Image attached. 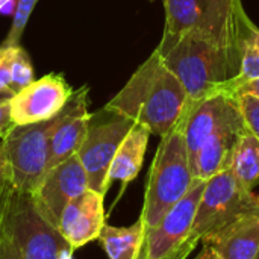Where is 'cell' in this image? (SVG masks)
Segmentation results:
<instances>
[{
    "mask_svg": "<svg viewBox=\"0 0 259 259\" xmlns=\"http://www.w3.org/2000/svg\"><path fill=\"white\" fill-rule=\"evenodd\" d=\"M244 24L228 30H188L167 47H156L164 64L176 74L193 103L219 94L241 68L243 44L249 27Z\"/></svg>",
    "mask_w": 259,
    "mask_h": 259,
    "instance_id": "obj_1",
    "label": "cell"
},
{
    "mask_svg": "<svg viewBox=\"0 0 259 259\" xmlns=\"http://www.w3.org/2000/svg\"><path fill=\"white\" fill-rule=\"evenodd\" d=\"M187 102V90L153 50L105 108L144 124L152 135L164 137L182 117Z\"/></svg>",
    "mask_w": 259,
    "mask_h": 259,
    "instance_id": "obj_2",
    "label": "cell"
},
{
    "mask_svg": "<svg viewBox=\"0 0 259 259\" xmlns=\"http://www.w3.org/2000/svg\"><path fill=\"white\" fill-rule=\"evenodd\" d=\"M187 106L176 126L164 137L152 161L141 222L146 229L155 226L165 212L178 203L194 182L190 155L185 141Z\"/></svg>",
    "mask_w": 259,
    "mask_h": 259,
    "instance_id": "obj_3",
    "label": "cell"
},
{
    "mask_svg": "<svg viewBox=\"0 0 259 259\" xmlns=\"http://www.w3.org/2000/svg\"><path fill=\"white\" fill-rule=\"evenodd\" d=\"M255 212H259V205L253 191L241 185L231 167L225 168L206 181L193 229L185 244L171 259H187L206 235Z\"/></svg>",
    "mask_w": 259,
    "mask_h": 259,
    "instance_id": "obj_4",
    "label": "cell"
},
{
    "mask_svg": "<svg viewBox=\"0 0 259 259\" xmlns=\"http://www.w3.org/2000/svg\"><path fill=\"white\" fill-rule=\"evenodd\" d=\"M55 121L56 117L33 124H14L2 137L14 190L33 194L39 187L49 170V144Z\"/></svg>",
    "mask_w": 259,
    "mask_h": 259,
    "instance_id": "obj_5",
    "label": "cell"
},
{
    "mask_svg": "<svg viewBox=\"0 0 259 259\" xmlns=\"http://www.w3.org/2000/svg\"><path fill=\"white\" fill-rule=\"evenodd\" d=\"M165 26L158 47H167L188 30H228L249 20L241 0H164Z\"/></svg>",
    "mask_w": 259,
    "mask_h": 259,
    "instance_id": "obj_6",
    "label": "cell"
},
{
    "mask_svg": "<svg viewBox=\"0 0 259 259\" xmlns=\"http://www.w3.org/2000/svg\"><path fill=\"white\" fill-rule=\"evenodd\" d=\"M134 124V120L114 111H108L106 108L91 115L85 140L77 152L88 176L90 190L103 196L108 193L109 167L121 141Z\"/></svg>",
    "mask_w": 259,
    "mask_h": 259,
    "instance_id": "obj_7",
    "label": "cell"
},
{
    "mask_svg": "<svg viewBox=\"0 0 259 259\" xmlns=\"http://www.w3.org/2000/svg\"><path fill=\"white\" fill-rule=\"evenodd\" d=\"M6 220L20 259H58L68 246L58 229L39 214L32 194L12 188Z\"/></svg>",
    "mask_w": 259,
    "mask_h": 259,
    "instance_id": "obj_8",
    "label": "cell"
},
{
    "mask_svg": "<svg viewBox=\"0 0 259 259\" xmlns=\"http://www.w3.org/2000/svg\"><path fill=\"white\" fill-rule=\"evenodd\" d=\"M205 184L206 181L194 179L188 193L175 203L155 226L146 229L144 247L140 259H171L179 252L193 229Z\"/></svg>",
    "mask_w": 259,
    "mask_h": 259,
    "instance_id": "obj_9",
    "label": "cell"
},
{
    "mask_svg": "<svg viewBox=\"0 0 259 259\" xmlns=\"http://www.w3.org/2000/svg\"><path fill=\"white\" fill-rule=\"evenodd\" d=\"M73 93L62 74H46L9 100L11 121L15 126H23L52 120L65 108Z\"/></svg>",
    "mask_w": 259,
    "mask_h": 259,
    "instance_id": "obj_10",
    "label": "cell"
},
{
    "mask_svg": "<svg viewBox=\"0 0 259 259\" xmlns=\"http://www.w3.org/2000/svg\"><path fill=\"white\" fill-rule=\"evenodd\" d=\"M88 188L87 171L76 153L56 167L49 168L32 197L39 214L58 229L64 208Z\"/></svg>",
    "mask_w": 259,
    "mask_h": 259,
    "instance_id": "obj_11",
    "label": "cell"
},
{
    "mask_svg": "<svg viewBox=\"0 0 259 259\" xmlns=\"http://www.w3.org/2000/svg\"><path fill=\"white\" fill-rule=\"evenodd\" d=\"M91 114L88 112V87L73 93L65 108L56 115L49 144V168L76 155L85 140Z\"/></svg>",
    "mask_w": 259,
    "mask_h": 259,
    "instance_id": "obj_12",
    "label": "cell"
},
{
    "mask_svg": "<svg viewBox=\"0 0 259 259\" xmlns=\"http://www.w3.org/2000/svg\"><path fill=\"white\" fill-rule=\"evenodd\" d=\"M103 197V194L88 188L64 208L58 232L73 250H77L99 238L103 226L106 225Z\"/></svg>",
    "mask_w": 259,
    "mask_h": 259,
    "instance_id": "obj_13",
    "label": "cell"
},
{
    "mask_svg": "<svg viewBox=\"0 0 259 259\" xmlns=\"http://www.w3.org/2000/svg\"><path fill=\"white\" fill-rule=\"evenodd\" d=\"M241 111H237L225 123H222L200 146L191 158V170L194 179L209 181L217 173L229 167L232 152L240 135L246 131Z\"/></svg>",
    "mask_w": 259,
    "mask_h": 259,
    "instance_id": "obj_14",
    "label": "cell"
},
{
    "mask_svg": "<svg viewBox=\"0 0 259 259\" xmlns=\"http://www.w3.org/2000/svg\"><path fill=\"white\" fill-rule=\"evenodd\" d=\"M200 243L212 247L222 259H255L259 252V212L238 219Z\"/></svg>",
    "mask_w": 259,
    "mask_h": 259,
    "instance_id": "obj_15",
    "label": "cell"
},
{
    "mask_svg": "<svg viewBox=\"0 0 259 259\" xmlns=\"http://www.w3.org/2000/svg\"><path fill=\"white\" fill-rule=\"evenodd\" d=\"M149 137L150 131L144 124L135 123L121 141L108 173V187H111L114 181L121 182V191L117 199L123 196L126 187L138 176L144 162Z\"/></svg>",
    "mask_w": 259,
    "mask_h": 259,
    "instance_id": "obj_16",
    "label": "cell"
},
{
    "mask_svg": "<svg viewBox=\"0 0 259 259\" xmlns=\"http://www.w3.org/2000/svg\"><path fill=\"white\" fill-rule=\"evenodd\" d=\"M146 226L141 219L127 228H115L105 225L99 243L109 259H140L144 247Z\"/></svg>",
    "mask_w": 259,
    "mask_h": 259,
    "instance_id": "obj_17",
    "label": "cell"
},
{
    "mask_svg": "<svg viewBox=\"0 0 259 259\" xmlns=\"http://www.w3.org/2000/svg\"><path fill=\"white\" fill-rule=\"evenodd\" d=\"M229 167L241 185L253 191L255 185L259 184V140L247 129L235 144Z\"/></svg>",
    "mask_w": 259,
    "mask_h": 259,
    "instance_id": "obj_18",
    "label": "cell"
},
{
    "mask_svg": "<svg viewBox=\"0 0 259 259\" xmlns=\"http://www.w3.org/2000/svg\"><path fill=\"white\" fill-rule=\"evenodd\" d=\"M255 79H259V27L252 23L246 35L244 44H243V58H241L240 73L232 80L225 83L219 93H226V94L234 96L237 88Z\"/></svg>",
    "mask_w": 259,
    "mask_h": 259,
    "instance_id": "obj_19",
    "label": "cell"
},
{
    "mask_svg": "<svg viewBox=\"0 0 259 259\" xmlns=\"http://www.w3.org/2000/svg\"><path fill=\"white\" fill-rule=\"evenodd\" d=\"M11 83L9 88L17 94L33 82V67L27 52L21 46L11 47Z\"/></svg>",
    "mask_w": 259,
    "mask_h": 259,
    "instance_id": "obj_20",
    "label": "cell"
},
{
    "mask_svg": "<svg viewBox=\"0 0 259 259\" xmlns=\"http://www.w3.org/2000/svg\"><path fill=\"white\" fill-rule=\"evenodd\" d=\"M36 3H38V0H18L17 9L14 14V20H12V26L6 35L5 41L2 42V47L20 46V38L26 29L29 17H30L33 8L36 6Z\"/></svg>",
    "mask_w": 259,
    "mask_h": 259,
    "instance_id": "obj_21",
    "label": "cell"
},
{
    "mask_svg": "<svg viewBox=\"0 0 259 259\" xmlns=\"http://www.w3.org/2000/svg\"><path fill=\"white\" fill-rule=\"evenodd\" d=\"M234 97L238 102L247 131L259 140V97H255L252 94H241Z\"/></svg>",
    "mask_w": 259,
    "mask_h": 259,
    "instance_id": "obj_22",
    "label": "cell"
},
{
    "mask_svg": "<svg viewBox=\"0 0 259 259\" xmlns=\"http://www.w3.org/2000/svg\"><path fill=\"white\" fill-rule=\"evenodd\" d=\"M0 259H20L17 246L14 243L12 234H11L9 226H8L6 212H5L3 222L0 225Z\"/></svg>",
    "mask_w": 259,
    "mask_h": 259,
    "instance_id": "obj_23",
    "label": "cell"
},
{
    "mask_svg": "<svg viewBox=\"0 0 259 259\" xmlns=\"http://www.w3.org/2000/svg\"><path fill=\"white\" fill-rule=\"evenodd\" d=\"M11 47L0 46V90H11Z\"/></svg>",
    "mask_w": 259,
    "mask_h": 259,
    "instance_id": "obj_24",
    "label": "cell"
},
{
    "mask_svg": "<svg viewBox=\"0 0 259 259\" xmlns=\"http://www.w3.org/2000/svg\"><path fill=\"white\" fill-rule=\"evenodd\" d=\"M0 184H11V167L2 140H0Z\"/></svg>",
    "mask_w": 259,
    "mask_h": 259,
    "instance_id": "obj_25",
    "label": "cell"
},
{
    "mask_svg": "<svg viewBox=\"0 0 259 259\" xmlns=\"http://www.w3.org/2000/svg\"><path fill=\"white\" fill-rule=\"evenodd\" d=\"M14 124L11 121V115H9V102L2 103L0 105V138L8 132V129H11Z\"/></svg>",
    "mask_w": 259,
    "mask_h": 259,
    "instance_id": "obj_26",
    "label": "cell"
},
{
    "mask_svg": "<svg viewBox=\"0 0 259 259\" xmlns=\"http://www.w3.org/2000/svg\"><path fill=\"white\" fill-rule=\"evenodd\" d=\"M11 191H12V184H0V225L3 222V217L6 212V206H8Z\"/></svg>",
    "mask_w": 259,
    "mask_h": 259,
    "instance_id": "obj_27",
    "label": "cell"
},
{
    "mask_svg": "<svg viewBox=\"0 0 259 259\" xmlns=\"http://www.w3.org/2000/svg\"><path fill=\"white\" fill-rule=\"evenodd\" d=\"M241 94H252L255 97H259V79L246 82L244 85L237 88L235 93H234V96H241Z\"/></svg>",
    "mask_w": 259,
    "mask_h": 259,
    "instance_id": "obj_28",
    "label": "cell"
},
{
    "mask_svg": "<svg viewBox=\"0 0 259 259\" xmlns=\"http://www.w3.org/2000/svg\"><path fill=\"white\" fill-rule=\"evenodd\" d=\"M18 0H0V14L3 15H11L15 14Z\"/></svg>",
    "mask_w": 259,
    "mask_h": 259,
    "instance_id": "obj_29",
    "label": "cell"
},
{
    "mask_svg": "<svg viewBox=\"0 0 259 259\" xmlns=\"http://www.w3.org/2000/svg\"><path fill=\"white\" fill-rule=\"evenodd\" d=\"M194 259H222V256L209 246H203V249L200 250V253Z\"/></svg>",
    "mask_w": 259,
    "mask_h": 259,
    "instance_id": "obj_30",
    "label": "cell"
},
{
    "mask_svg": "<svg viewBox=\"0 0 259 259\" xmlns=\"http://www.w3.org/2000/svg\"><path fill=\"white\" fill-rule=\"evenodd\" d=\"M14 96H15V93L12 90H0V105L9 102Z\"/></svg>",
    "mask_w": 259,
    "mask_h": 259,
    "instance_id": "obj_31",
    "label": "cell"
},
{
    "mask_svg": "<svg viewBox=\"0 0 259 259\" xmlns=\"http://www.w3.org/2000/svg\"><path fill=\"white\" fill-rule=\"evenodd\" d=\"M73 252H74V250H73L70 246H65V247L59 252V258L58 259H74Z\"/></svg>",
    "mask_w": 259,
    "mask_h": 259,
    "instance_id": "obj_32",
    "label": "cell"
},
{
    "mask_svg": "<svg viewBox=\"0 0 259 259\" xmlns=\"http://www.w3.org/2000/svg\"><path fill=\"white\" fill-rule=\"evenodd\" d=\"M256 202H258V205H259V194L256 196Z\"/></svg>",
    "mask_w": 259,
    "mask_h": 259,
    "instance_id": "obj_33",
    "label": "cell"
},
{
    "mask_svg": "<svg viewBox=\"0 0 259 259\" xmlns=\"http://www.w3.org/2000/svg\"><path fill=\"white\" fill-rule=\"evenodd\" d=\"M255 259H259V252H258V255H256V258H255Z\"/></svg>",
    "mask_w": 259,
    "mask_h": 259,
    "instance_id": "obj_34",
    "label": "cell"
},
{
    "mask_svg": "<svg viewBox=\"0 0 259 259\" xmlns=\"http://www.w3.org/2000/svg\"><path fill=\"white\" fill-rule=\"evenodd\" d=\"M150 2H153V0H150Z\"/></svg>",
    "mask_w": 259,
    "mask_h": 259,
    "instance_id": "obj_35",
    "label": "cell"
}]
</instances>
